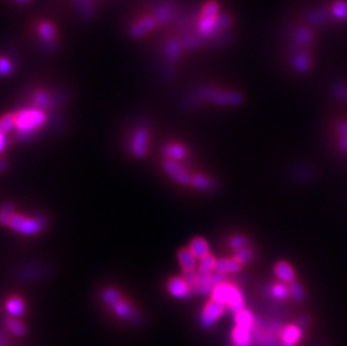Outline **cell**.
Segmentation results:
<instances>
[{"mask_svg": "<svg viewBox=\"0 0 347 346\" xmlns=\"http://www.w3.org/2000/svg\"><path fill=\"white\" fill-rule=\"evenodd\" d=\"M183 9L180 0H144L127 14L124 30L133 40L146 39L175 24Z\"/></svg>", "mask_w": 347, "mask_h": 346, "instance_id": "1", "label": "cell"}, {"mask_svg": "<svg viewBox=\"0 0 347 346\" xmlns=\"http://www.w3.org/2000/svg\"><path fill=\"white\" fill-rule=\"evenodd\" d=\"M26 30L32 37L39 41L48 50H54L60 40V26L57 21L46 14H35L27 20Z\"/></svg>", "mask_w": 347, "mask_h": 346, "instance_id": "2", "label": "cell"}, {"mask_svg": "<svg viewBox=\"0 0 347 346\" xmlns=\"http://www.w3.org/2000/svg\"><path fill=\"white\" fill-rule=\"evenodd\" d=\"M211 299L228 306L234 313L245 308L243 294L240 289L232 283L224 282L217 285L213 290V293H211Z\"/></svg>", "mask_w": 347, "mask_h": 346, "instance_id": "3", "label": "cell"}, {"mask_svg": "<svg viewBox=\"0 0 347 346\" xmlns=\"http://www.w3.org/2000/svg\"><path fill=\"white\" fill-rule=\"evenodd\" d=\"M15 123L16 127L19 129V135L28 136L34 129L45 123V113L40 109L21 110L15 115Z\"/></svg>", "mask_w": 347, "mask_h": 346, "instance_id": "4", "label": "cell"}, {"mask_svg": "<svg viewBox=\"0 0 347 346\" xmlns=\"http://www.w3.org/2000/svg\"><path fill=\"white\" fill-rule=\"evenodd\" d=\"M67 7L83 20H90L99 12L104 0H64Z\"/></svg>", "mask_w": 347, "mask_h": 346, "instance_id": "5", "label": "cell"}, {"mask_svg": "<svg viewBox=\"0 0 347 346\" xmlns=\"http://www.w3.org/2000/svg\"><path fill=\"white\" fill-rule=\"evenodd\" d=\"M43 224L40 220H36L25 216L15 214L9 223V227L17 233L24 235H34L41 229Z\"/></svg>", "mask_w": 347, "mask_h": 346, "instance_id": "6", "label": "cell"}, {"mask_svg": "<svg viewBox=\"0 0 347 346\" xmlns=\"http://www.w3.org/2000/svg\"><path fill=\"white\" fill-rule=\"evenodd\" d=\"M226 310V305L221 304V302L211 299L209 302H207V305L205 306L204 310L201 312V318H200V322H201V325L205 328H210L215 325V323L219 320L221 315Z\"/></svg>", "mask_w": 347, "mask_h": 346, "instance_id": "7", "label": "cell"}, {"mask_svg": "<svg viewBox=\"0 0 347 346\" xmlns=\"http://www.w3.org/2000/svg\"><path fill=\"white\" fill-rule=\"evenodd\" d=\"M209 98L220 106H237L242 104L243 97L238 93H233V91H211L208 95Z\"/></svg>", "mask_w": 347, "mask_h": 346, "instance_id": "8", "label": "cell"}, {"mask_svg": "<svg viewBox=\"0 0 347 346\" xmlns=\"http://www.w3.org/2000/svg\"><path fill=\"white\" fill-rule=\"evenodd\" d=\"M164 170L169 173V176H171L173 179L178 181L181 185H189L191 183L192 178L189 176V173L186 171L183 166L180 164H178L176 161L173 160H166L164 162Z\"/></svg>", "mask_w": 347, "mask_h": 346, "instance_id": "9", "label": "cell"}, {"mask_svg": "<svg viewBox=\"0 0 347 346\" xmlns=\"http://www.w3.org/2000/svg\"><path fill=\"white\" fill-rule=\"evenodd\" d=\"M167 289L173 297L179 299H187L191 295L192 290L191 286L187 283V281L180 277L170 279L169 283H167Z\"/></svg>", "mask_w": 347, "mask_h": 346, "instance_id": "10", "label": "cell"}, {"mask_svg": "<svg viewBox=\"0 0 347 346\" xmlns=\"http://www.w3.org/2000/svg\"><path fill=\"white\" fill-rule=\"evenodd\" d=\"M149 148V133L146 129H138L135 133L132 142L133 153L138 158H144L148 153Z\"/></svg>", "mask_w": 347, "mask_h": 346, "instance_id": "11", "label": "cell"}, {"mask_svg": "<svg viewBox=\"0 0 347 346\" xmlns=\"http://www.w3.org/2000/svg\"><path fill=\"white\" fill-rule=\"evenodd\" d=\"M302 337L301 327L298 325H289L280 331V339L282 344L296 345Z\"/></svg>", "mask_w": 347, "mask_h": 346, "instance_id": "12", "label": "cell"}, {"mask_svg": "<svg viewBox=\"0 0 347 346\" xmlns=\"http://www.w3.org/2000/svg\"><path fill=\"white\" fill-rule=\"evenodd\" d=\"M232 342L234 346H252V329L236 326L232 332Z\"/></svg>", "mask_w": 347, "mask_h": 346, "instance_id": "13", "label": "cell"}, {"mask_svg": "<svg viewBox=\"0 0 347 346\" xmlns=\"http://www.w3.org/2000/svg\"><path fill=\"white\" fill-rule=\"evenodd\" d=\"M274 273L276 275V278L283 283L290 284L294 282V281H296L295 270L288 262L281 261L276 263V266L274 268Z\"/></svg>", "mask_w": 347, "mask_h": 346, "instance_id": "14", "label": "cell"}, {"mask_svg": "<svg viewBox=\"0 0 347 346\" xmlns=\"http://www.w3.org/2000/svg\"><path fill=\"white\" fill-rule=\"evenodd\" d=\"M243 268V264L238 262L237 260L234 258H221L217 260L215 271L227 274V273H235L238 272Z\"/></svg>", "mask_w": 347, "mask_h": 346, "instance_id": "15", "label": "cell"}, {"mask_svg": "<svg viewBox=\"0 0 347 346\" xmlns=\"http://www.w3.org/2000/svg\"><path fill=\"white\" fill-rule=\"evenodd\" d=\"M178 258L184 271H192V270H196L197 257L194 256V254L192 253L190 248L187 247L181 248L178 253Z\"/></svg>", "mask_w": 347, "mask_h": 346, "instance_id": "16", "label": "cell"}, {"mask_svg": "<svg viewBox=\"0 0 347 346\" xmlns=\"http://www.w3.org/2000/svg\"><path fill=\"white\" fill-rule=\"evenodd\" d=\"M189 248L192 251L194 256L200 260L204 258L205 256H207L208 254H210L208 243L204 239H201V237H196V239H193L190 243V247Z\"/></svg>", "mask_w": 347, "mask_h": 346, "instance_id": "17", "label": "cell"}, {"mask_svg": "<svg viewBox=\"0 0 347 346\" xmlns=\"http://www.w3.org/2000/svg\"><path fill=\"white\" fill-rule=\"evenodd\" d=\"M235 324H236V326L253 329L254 324H255V322H254L253 313L248 309H246V308L237 311L235 313Z\"/></svg>", "mask_w": 347, "mask_h": 346, "instance_id": "18", "label": "cell"}, {"mask_svg": "<svg viewBox=\"0 0 347 346\" xmlns=\"http://www.w3.org/2000/svg\"><path fill=\"white\" fill-rule=\"evenodd\" d=\"M6 310L12 317H19L24 313L25 305L19 297H12L6 301Z\"/></svg>", "mask_w": 347, "mask_h": 346, "instance_id": "19", "label": "cell"}, {"mask_svg": "<svg viewBox=\"0 0 347 346\" xmlns=\"http://www.w3.org/2000/svg\"><path fill=\"white\" fill-rule=\"evenodd\" d=\"M5 325L16 336H24L26 334V328L23 325V323H20L18 320H16L14 317H7L5 320Z\"/></svg>", "mask_w": 347, "mask_h": 346, "instance_id": "20", "label": "cell"}, {"mask_svg": "<svg viewBox=\"0 0 347 346\" xmlns=\"http://www.w3.org/2000/svg\"><path fill=\"white\" fill-rule=\"evenodd\" d=\"M164 155L167 158V160H180L184 155H186V149L182 145L179 144H172L166 147L164 150Z\"/></svg>", "mask_w": 347, "mask_h": 346, "instance_id": "21", "label": "cell"}, {"mask_svg": "<svg viewBox=\"0 0 347 346\" xmlns=\"http://www.w3.org/2000/svg\"><path fill=\"white\" fill-rule=\"evenodd\" d=\"M113 310H115V312L119 317L124 318V320H132L135 315L132 306L127 304V302L122 301V300L119 301L117 305L113 306Z\"/></svg>", "mask_w": 347, "mask_h": 346, "instance_id": "22", "label": "cell"}, {"mask_svg": "<svg viewBox=\"0 0 347 346\" xmlns=\"http://www.w3.org/2000/svg\"><path fill=\"white\" fill-rule=\"evenodd\" d=\"M289 293L291 298L297 302H302L306 299L305 289H303L302 284L298 282V281H294V282L289 284Z\"/></svg>", "mask_w": 347, "mask_h": 346, "instance_id": "23", "label": "cell"}, {"mask_svg": "<svg viewBox=\"0 0 347 346\" xmlns=\"http://www.w3.org/2000/svg\"><path fill=\"white\" fill-rule=\"evenodd\" d=\"M216 263H217L216 257L213 255V254H208L207 256L201 258V262H200L199 268H198V272L211 273L213 271H215Z\"/></svg>", "mask_w": 347, "mask_h": 346, "instance_id": "24", "label": "cell"}, {"mask_svg": "<svg viewBox=\"0 0 347 346\" xmlns=\"http://www.w3.org/2000/svg\"><path fill=\"white\" fill-rule=\"evenodd\" d=\"M271 295H272L275 299L283 300L286 297L290 296L289 286H286L285 283L283 282L275 283L272 285V288H271Z\"/></svg>", "mask_w": 347, "mask_h": 346, "instance_id": "25", "label": "cell"}, {"mask_svg": "<svg viewBox=\"0 0 347 346\" xmlns=\"http://www.w3.org/2000/svg\"><path fill=\"white\" fill-rule=\"evenodd\" d=\"M14 207L10 204H5L0 213V220L4 226H9L10 220L14 217Z\"/></svg>", "mask_w": 347, "mask_h": 346, "instance_id": "26", "label": "cell"}, {"mask_svg": "<svg viewBox=\"0 0 347 346\" xmlns=\"http://www.w3.org/2000/svg\"><path fill=\"white\" fill-rule=\"evenodd\" d=\"M14 126H16L15 123V115H5L0 122V132L3 134H6L9 132Z\"/></svg>", "mask_w": 347, "mask_h": 346, "instance_id": "27", "label": "cell"}, {"mask_svg": "<svg viewBox=\"0 0 347 346\" xmlns=\"http://www.w3.org/2000/svg\"><path fill=\"white\" fill-rule=\"evenodd\" d=\"M102 297H104V300L107 302V304H109L111 306H115L119 301H121V295H119L117 291L113 289L106 290L104 295H102Z\"/></svg>", "mask_w": 347, "mask_h": 346, "instance_id": "28", "label": "cell"}, {"mask_svg": "<svg viewBox=\"0 0 347 346\" xmlns=\"http://www.w3.org/2000/svg\"><path fill=\"white\" fill-rule=\"evenodd\" d=\"M191 185H193L196 188L198 189H207L210 187L211 185V181L209 178L205 177L203 175H198V176H194L191 180Z\"/></svg>", "mask_w": 347, "mask_h": 346, "instance_id": "29", "label": "cell"}, {"mask_svg": "<svg viewBox=\"0 0 347 346\" xmlns=\"http://www.w3.org/2000/svg\"><path fill=\"white\" fill-rule=\"evenodd\" d=\"M229 245L232 248L236 251H240L242 248H245L248 245V240L245 236H234L229 242Z\"/></svg>", "mask_w": 347, "mask_h": 346, "instance_id": "30", "label": "cell"}, {"mask_svg": "<svg viewBox=\"0 0 347 346\" xmlns=\"http://www.w3.org/2000/svg\"><path fill=\"white\" fill-rule=\"evenodd\" d=\"M238 262H241L242 264L244 263H247L251 261V260L253 258V253L252 251L249 250V248L245 247V248H242V250L240 251H236V254H235V256H234Z\"/></svg>", "mask_w": 347, "mask_h": 346, "instance_id": "31", "label": "cell"}, {"mask_svg": "<svg viewBox=\"0 0 347 346\" xmlns=\"http://www.w3.org/2000/svg\"><path fill=\"white\" fill-rule=\"evenodd\" d=\"M182 278L187 281V283L190 285L193 290L196 289V286L198 284V272L194 271V270H192V271H184Z\"/></svg>", "mask_w": 347, "mask_h": 346, "instance_id": "32", "label": "cell"}, {"mask_svg": "<svg viewBox=\"0 0 347 346\" xmlns=\"http://www.w3.org/2000/svg\"><path fill=\"white\" fill-rule=\"evenodd\" d=\"M13 71V64L6 56L2 57V66H0V72L4 75H8Z\"/></svg>", "mask_w": 347, "mask_h": 346, "instance_id": "33", "label": "cell"}, {"mask_svg": "<svg viewBox=\"0 0 347 346\" xmlns=\"http://www.w3.org/2000/svg\"><path fill=\"white\" fill-rule=\"evenodd\" d=\"M34 99H35V104L39 107H45L48 101L47 95L44 93V91H39V93L35 95Z\"/></svg>", "mask_w": 347, "mask_h": 346, "instance_id": "34", "label": "cell"}, {"mask_svg": "<svg viewBox=\"0 0 347 346\" xmlns=\"http://www.w3.org/2000/svg\"><path fill=\"white\" fill-rule=\"evenodd\" d=\"M7 2L10 5H13V6L18 7V6H26V5L31 4L32 2H34V0H7Z\"/></svg>", "mask_w": 347, "mask_h": 346, "instance_id": "35", "label": "cell"}, {"mask_svg": "<svg viewBox=\"0 0 347 346\" xmlns=\"http://www.w3.org/2000/svg\"><path fill=\"white\" fill-rule=\"evenodd\" d=\"M337 132L339 135H341V137H347V122L340 123L337 127Z\"/></svg>", "mask_w": 347, "mask_h": 346, "instance_id": "36", "label": "cell"}, {"mask_svg": "<svg viewBox=\"0 0 347 346\" xmlns=\"http://www.w3.org/2000/svg\"><path fill=\"white\" fill-rule=\"evenodd\" d=\"M0 140H2V143H0V151H4L5 145H6V136H5V134H0Z\"/></svg>", "mask_w": 347, "mask_h": 346, "instance_id": "37", "label": "cell"}, {"mask_svg": "<svg viewBox=\"0 0 347 346\" xmlns=\"http://www.w3.org/2000/svg\"><path fill=\"white\" fill-rule=\"evenodd\" d=\"M340 147H341V149H343L344 152L347 153V137H343V139H341Z\"/></svg>", "mask_w": 347, "mask_h": 346, "instance_id": "38", "label": "cell"}, {"mask_svg": "<svg viewBox=\"0 0 347 346\" xmlns=\"http://www.w3.org/2000/svg\"><path fill=\"white\" fill-rule=\"evenodd\" d=\"M282 346H296V345H291V344H282Z\"/></svg>", "mask_w": 347, "mask_h": 346, "instance_id": "39", "label": "cell"}]
</instances>
